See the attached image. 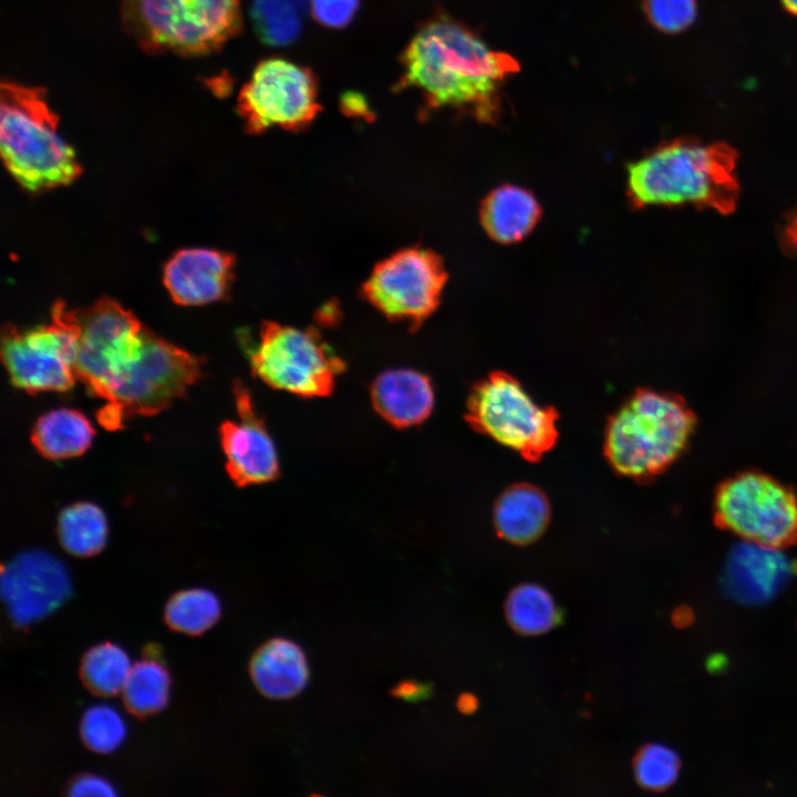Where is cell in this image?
<instances>
[{
	"mask_svg": "<svg viewBox=\"0 0 797 797\" xmlns=\"http://www.w3.org/2000/svg\"><path fill=\"white\" fill-rule=\"evenodd\" d=\"M58 537L63 549L75 557H91L103 550L107 540V520L92 503H76L62 509Z\"/></svg>",
	"mask_w": 797,
	"mask_h": 797,
	"instance_id": "cell-24",
	"label": "cell"
},
{
	"mask_svg": "<svg viewBox=\"0 0 797 797\" xmlns=\"http://www.w3.org/2000/svg\"><path fill=\"white\" fill-rule=\"evenodd\" d=\"M126 32L151 53L203 55L241 28L239 0H123Z\"/></svg>",
	"mask_w": 797,
	"mask_h": 797,
	"instance_id": "cell-5",
	"label": "cell"
},
{
	"mask_svg": "<svg viewBox=\"0 0 797 797\" xmlns=\"http://www.w3.org/2000/svg\"><path fill=\"white\" fill-rule=\"evenodd\" d=\"M0 147L11 176L30 192L68 185L82 170L40 87L2 81Z\"/></svg>",
	"mask_w": 797,
	"mask_h": 797,
	"instance_id": "cell-3",
	"label": "cell"
},
{
	"mask_svg": "<svg viewBox=\"0 0 797 797\" xmlns=\"http://www.w3.org/2000/svg\"><path fill=\"white\" fill-rule=\"evenodd\" d=\"M69 796H114V787L103 777L82 774L73 778L68 788Z\"/></svg>",
	"mask_w": 797,
	"mask_h": 797,
	"instance_id": "cell-33",
	"label": "cell"
},
{
	"mask_svg": "<svg viewBox=\"0 0 797 797\" xmlns=\"http://www.w3.org/2000/svg\"><path fill=\"white\" fill-rule=\"evenodd\" d=\"M249 674L258 692L271 700H289L300 694L310 676L303 649L293 640L276 636L251 655Z\"/></svg>",
	"mask_w": 797,
	"mask_h": 797,
	"instance_id": "cell-18",
	"label": "cell"
},
{
	"mask_svg": "<svg viewBox=\"0 0 797 797\" xmlns=\"http://www.w3.org/2000/svg\"><path fill=\"white\" fill-rule=\"evenodd\" d=\"M232 390L238 421H226L219 429L226 469L239 487L271 482L279 476L275 443L255 410L248 389L236 381Z\"/></svg>",
	"mask_w": 797,
	"mask_h": 797,
	"instance_id": "cell-15",
	"label": "cell"
},
{
	"mask_svg": "<svg viewBox=\"0 0 797 797\" xmlns=\"http://www.w3.org/2000/svg\"><path fill=\"white\" fill-rule=\"evenodd\" d=\"M795 572L782 547L743 540L729 552L723 586L734 600L762 604L772 600Z\"/></svg>",
	"mask_w": 797,
	"mask_h": 797,
	"instance_id": "cell-16",
	"label": "cell"
},
{
	"mask_svg": "<svg viewBox=\"0 0 797 797\" xmlns=\"http://www.w3.org/2000/svg\"><path fill=\"white\" fill-rule=\"evenodd\" d=\"M360 0H309L314 19L325 27H345L359 9Z\"/></svg>",
	"mask_w": 797,
	"mask_h": 797,
	"instance_id": "cell-32",
	"label": "cell"
},
{
	"mask_svg": "<svg viewBox=\"0 0 797 797\" xmlns=\"http://www.w3.org/2000/svg\"><path fill=\"white\" fill-rule=\"evenodd\" d=\"M434 693L432 683L414 679H405L397 682L391 690V696L408 702L418 703L428 700Z\"/></svg>",
	"mask_w": 797,
	"mask_h": 797,
	"instance_id": "cell-34",
	"label": "cell"
},
{
	"mask_svg": "<svg viewBox=\"0 0 797 797\" xmlns=\"http://www.w3.org/2000/svg\"><path fill=\"white\" fill-rule=\"evenodd\" d=\"M401 62L398 89H417L431 108H455L490 124L499 115L501 83L519 71L510 54L491 50L445 15L416 32Z\"/></svg>",
	"mask_w": 797,
	"mask_h": 797,
	"instance_id": "cell-1",
	"label": "cell"
},
{
	"mask_svg": "<svg viewBox=\"0 0 797 797\" xmlns=\"http://www.w3.org/2000/svg\"><path fill=\"white\" fill-rule=\"evenodd\" d=\"M80 735L84 745L92 752L110 754L123 744L126 724L122 715L111 705L95 704L83 713Z\"/></svg>",
	"mask_w": 797,
	"mask_h": 797,
	"instance_id": "cell-30",
	"label": "cell"
},
{
	"mask_svg": "<svg viewBox=\"0 0 797 797\" xmlns=\"http://www.w3.org/2000/svg\"><path fill=\"white\" fill-rule=\"evenodd\" d=\"M238 112L249 133L270 127L300 131L317 116V80L313 73L286 59L260 62L238 96Z\"/></svg>",
	"mask_w": 797,
	"mask_h": 797,
	"instance_id": "cell-12",
	"label": "cell"
},
{
	"mask_svg": "<svg viewBox=\"0 0 797 797\" xmlns=\"http://www.w3.org/2000/svg\"><path fill=\"white\" fill-rule=\"evenodd\" d=\"M693 426V416L680 398L638 390L609 417L603 453L620 476L648 480L680 456Z\"/></svg>",
	"mask_w": 797,
	"mask_h": 797,
	"instance_id": "cell-4",
	"label": "cell"
},
{
	"mask_svg": "<svg viewBox=\"0 0 797 797\" xmlns=\"http://www.w3.org/2000/svg\"><path fill=\"white\" fill-rule=\"evenodd\" d=\"M74 320L76 377L92 395L107 402L139 354L144 327L131 311L111 299L74 310Z\"/></svg>",
	"mask_w": 797,
	"mask_h": 797,
	"instance_id": "cell-10",
	"label": "cell"
},
{
	"mask_svg": "<svg viewBox=\"0 0 797 797\" xmlns=\"http://www.w3.org/2000/svg\"><path fill=\"white\" fill-rule=\"evenodd\" d=\"M716 515L743 540L783 547L797 537V499L780 483L757 473L727 480L716 496Z\"/></svg>",
	"mask_w": 797,
	"mask_h": 797,
	"instance_id": "cell-13",
	"label": "cell"
},
{
	"mask_svg": "<svg viewBox=\"0 0 797 797\" xmlns=\"http://www.w3.org/2000/svg\"><path fill=\"white\" fill-rule=\"evenodd\" d=\"M736 159L723 144L679 139L662 144L627 166V195L635 208L695 205L733 210Z\"/></svg>",
	"mask_w": 797,
	"mask_h": 797,
	"instance_id": "cell-2",
	"label": "cell"
},
{
	"mask_svg": "<svg viewBox=\"0 0 797 797\" xmlns=\"http://www.w3.org/2000/svg\"><path fill=\"white\" fill-rule=\"evenodd\" d=\"M309 0H252L251 19L259 38L267 44L291 43L301 31Z\"/></svg>",
	"mask_w": 797,
	"mask_h": 797,
	"instance_id": "cell-28",
	"label": "cell"
},
{
	"mask_svg": "<svg viewBox=\"0 0 797 797\" xmlns=\"http://www.w3.org/2000/svg\"><path fill=\"white\" fill-rule=\"evenodd\" d=\"M558 412L540 406L520 382L506 372H493L470 390L465 420L478 433L538 462L557 442Z\"/></svg>",
	"mask_w": 797,
	"mask_h": 797,
	"instance_id": "cell-7",
	"label": "cell"
},
{
	"mask_svg": "<svg viewBox=\"0 0 797 797\" xmlns=\"http://www.w3.org/2000/svg\"><path fill=\"white\" fill-rule=\"evenodd\" d=\"M45 325L2 332L1 356L12 384L31 394L65 392L75 374L76 327L74 310L56 302Z\"/></svg>",
	"mask_w": 797,
	"mask_h": 797,
	"instance_id": "cell-9",
	"label": "cell"
},
{
	"mask_svg": "<svg viewBox=\"0 0 797 797\" xmlns=\"http://www.w3.org/2000/svg\"><path fill=\"white\" fill-rule=\"evenodd\" d=\"M221 615L218 597L206 588H188L174 593L164 609V620L173 631L199 635Z\"/></svg>",
	"mask_w": 797,
	"mask_h": 797,
	"instance_id": "cell-27",
	"label": "cell"
},
{
	"mask_svg": "<svg viewBox=\"0 0 797 797\" xmlns=\"http://www.w3.org/2000/svg\"><path fill=\"white\" fill-rule=\"evenodd\" d=\"M643 8L649 21L666 33L685 30L696 15L695 0H644Z\"/></svg>",
	"mask_w": 797,
	"mask_h": 797,
	"instance_id": "cell-31",
	"label": "cell"
},
{
	"mask_svg": "<svg viewBox=\"0 0 797 797\" xmlns=\"http://www.w3.org/2000/svg\"><path fill=\"white\" fill-rule=\"evenodd\" d=\"M726 665V659L722 654H714L707 661V666L713 672L723 670Z\"/></svg>",
	"mask_w": 797,
	"mask_h": 797,
	"instance_id": "cell-37",
	"label": "cell"
},
{
	"mask_svg": "<svg viewBox=\"0 0 797 797\" xmlns=\"http://www.w3.org/2000/svg\"><path fill=\"white\" fill-rule=\"evenodd\" d=\"M1 594L11 621L20 628L45 618L71 594L64 565L43 550L13 557L1 571Z\"/></svg>",
	"mask_w": 797,
	"mask_h": 797,
	"instance_id": "cell-14",
	"label": "cell"
},
{
	"mask_svg": "<svg viewBox=\"0 0 797 797\" xmlns=\"http://www.w3.org/2000/svg\"><path fill=\"white\" fill-rule=\"evenodd\" d=\"M234 266V257L224 251L183 249L165 266L164 283L178 304L210 303L228 292Z\"/></svg>",
	"mask_w": 797,
	"mask_h": 797,
	"instance_id": "cell-17",
	"label": "cell"
},
{
	"mask_svg": "<svg viewBox=\"0 0 797 797\" xmlns=\"http://www.w3.org/2000/svg\"><path fill=\"white\" fill-rule=\"evenodd\" d=\"M249 361L266 384L303 397L329 395L345 369L315 330L273 321L261 324Z\"/></svg>",
	"mask_w": 797,
	"mask_h": 797,
	"instance_id": "cell-8",
	"label": "cell"
},
{
	"mask_svg": "<svg viewBox=\"0 0 797 797\" xmlns=\"http://www.w3.org/2000/svg\"><path fill=\"white\" fill-rule=\"evenodd\" d=\"M169 690L168 670L157 659L147 656L132 664L121 693L126 710L145 717L166 707Z\"/></svg>",
	"mask_w": 797,
	"mask_h": 797,
	"instance_id": "cell-25",
	"label": "cell"
},
{
	"mask_svg": "<svg viewBox=\"0 0 797 797\" xmlns=\"http://www.w3.org/2000/svg\"><path fill=\"white\" fill-rule=\"evenodd\" d=\"M94 434L84 414L62 407L38 418L31 442L43 457L56 460L82 455L90 447Z\"/></svg>",
	"mask_w": 797,
	"mask_h": 797,
	"instance_id": "cell-22",
	"label": "cell"
},
{
	"mask_svg": "<svg viewBox=\"0 0 797 797\" xmlns=\"http://www.w3.org/2000/svg\"><path fill=\"white\" fill-rule=\"evenodd\" d=\"M505 617L515 632L535 636L559 627L563 622L565 613L546 588L525 582L508 593Z\"/></svg>",
	"mask_w": 797,
	"mask_h": 797,
	"instance_id": "cell-23",
	"label": "cell"
},
{
	"mask_svg": "<svg viewBox=\"0 0 797 797\" xmlns=\"http://www.w3.org/2000/svg\"><path fill=\"white\" fill-rule=\"evenodd\" d=\"M782 2L789 12L797 15V0H782Z\"/></svg>",
	"mask_w": 797,
	"mask_h": 797,
	"instance_id": "cell-38",
	"label": "cell"
},
{
	"mask_svg": "<svg viewBox=\"0 0 797 797\" xmlns=\"http://www.w3.org/2000/svg\"><path fill=\"white\" fill-rule=\"evenodd\" d=\"M132 663L123 648L102 642L89 649L81 659L80 677L94 695L113 696L122 692Z\"/></svg>",
	"mask_w": 797,
	"mask_h": 797,
	"instance_id": "cell-26",
	"label": "cell"
},
{
	"mask_svg": "<svg viewBox=\"0 0 797 797\" xmlns=\"http://www.w3.org/2000/svg\"><path fill=\"white\" fill-rule=\"evenodd\" d=\"M371 400L374 410L398 428L423 423L431 415L435 401L431 380L407 369L380 374L372 384Z\"/></svg>",
	"mask_w": 797,
	"mask_h": 797,
	"instance_id": "cell-19",
	"label": "cell"
},
{
	"mask_svg": "<svg viewBox=\"0 0 797 797\" xmlns=\"http://www.w3.org/2000/svg\"><path fill=\"white\" fill-rule=\"evenodd\" d=\"M201 362L144 327L138 356L96 413L100 425L116 431L134 416L162 412L200 377Z\"/></svg>",
	"mask_w": 797,
	"mask_h": 797,
	"instance_id": "cell-6",
	"label": "cell"
},
{
	"mask_svg": "<svg viewBox=\"0 0 797 797\" xmlns=\"http://www.w3.org/2000/svg\"><path fill=\"white\" fill-rule=\"evenodd\" d=\"M478 698L469 692H464L459 694L456 701L457 710L465 715H470L475 713L478 708Z\"/></svg>",
	"mask_w": 797,
	"mask_h": 797,
	"instance_id": "cell-35",
	"label": "cell"
},
{
	"mask_svg": "<svg viewBox=\"0 0 797 797\" xmlns=\"http://www.w3.org/2000/svg\"><path fill=\"white\" fill-rule=\"evenodd\" d=\"M542 210L526 188L505 184L494 188L479 207L480 224L496 242L510 245L526 238L540 220Z\"/></svg>",
	"mask_w": 797,
	"mask_h": 797,
	"instance_id": "cell-21",
	"label": "cell"
},
{
	"mask_svg": "<svg viewBox=\"0 0 797 797\" xmlns=\"http://www.w3.org/2000/svg\"><path fill=\"white\" fill-rule=\"evenodd\" d=\"M446 281L443 259L431 249L412 247L379 262L362 290L386 318L417 328L438 307Z\"/></svg>",
	"mask_w": 797,
	"mask_h": 797,
	"instance_id": "cell-11",
	"label": "cell"
},
{
	"mask_svg": "<svg viewBox=\"0 0 797 797\" xmlns=\"http://www.w3.org/2000/svg\"><path fill=\"white\" fill-rule=\"evenodd\" d=\"M638 785L646 790L662 791L677 779L681 760L671 747L650 743L639 748L632 760Z\"/></svg>",
	"mask_w": 797,
	"mask_h": 797,
	"instance_id": "cell-29",
	"label": "cell"
},
{
	"mask_svg": "<svg viewBox=\"0 0 797 797\" xmlns=\"http://www.w3.org/2000/svg\"><path fill=\"white\" fill-rule=\"evenodd\" d=\"M785 238L787 241V245L797 250V210L790 218L786 230H785Z\"/></svg>",
	"mask_w": 797,
	"mask_h": 797,
	"instance_id": "cell-36",
	"label": "cell"
},
{
	"mask_svg": "<svg viewBox=\"0 0 797 797\" xmlns=\"http://www.w3.org/2000/svg\"><path fill=\"white\" fill-rule=\"evenodd\" d=\"M550 504L546 494L528 483L507 487L496 499L493 521L497 535L517 546L536 541L550 521Z\"/></svg>",
	"mask_w": 797,
	"mask_h": 797,
	"instance_id": "cell-20",
	"label": "cell"
}]
</instances>
